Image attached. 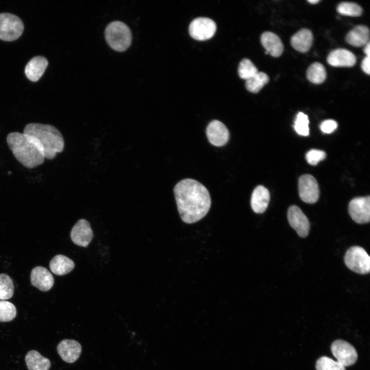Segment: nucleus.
<instances>
[{"mask_svg": "<svg viewBox=\"0 0 370 370\" xmlns=\"http://www.w3.org/2000/svg\"><path fill=\"white\" fill-rule=\"evenodd\" d=\"M178 210L182 220L195 223L209 212L211 201L207 189L196 180L187 178L178 182L174 188Z\"/></svg>", "mask_w": 370, "mask_h": 370, "instance_id": "obj_1", "label": "nucleus"}, {"mask_svg": "<svg viewBox=\"0 0 370 370\" xmlns=\"http://www.w3.org/2000/svg\"><path fill=\"white\" fill-rule=\"evenodd\" d=\"M6 141L14 157L25 167L33 169L44 163L43 151L33 137L13 132L8 134Z\"/></svg>", "mask_w": 370, "mask_h": 370, "instance_id": "obj_2", "label": "nucleus"}, {"mask_svg": "<svg viewBox=\"0 0 370 370\" xmlns=\"http://www.w3.org/2000/svg\"><path fill=\"white\" fill-rule=\"evenodd\" d=\"M23 133L33 137L41 146L45 158L54 159L64 148V139L61 132L49 124L30 123L26 124Z\"/></svg>", "mask_w": 370, "mask_h": 370, "instance_id": "obj_3", "label": "nucleus"}, {"mask_svg": "<svg viewBox=\"0 0 370 370\" xmlns=\"http://www.w3.org/2000/svg\"><path fill=\"white\" fill-rule=\"evenodd\" d=\"M104 34L108 45L117 51H125L132 43L131 30L121 21H115L109 23L105 29Z\"/></svg>", "mask_w": 370, "mask_h": 370, "instance_id": "obj_4", "label": "nucleus"}, {"mask_svg": "<svg viewBox=\"0 0 370 370\" xmlns=\"http://www.w3.org/2000/svg\"><path fill=\"white\" fill-rule=\"evenodd\" d=\"M24 28L23 22L18 16L8 12L0 13V39L15 40L22 35Z\"/></svg>", "mask_w": 370, "mask_h": 370, "instance_id": "obj_5", "label": "nucleus"}, {"mask_svg": "<svg viewBox=\"0 0 370 370\" xmlns=\"http://www.w3.org/2000/svg\"><path fill=\"white\" fill-rule=\"evenodd\" d=\"M344 262L349 269L357 273L365 274L370 271V257L361 247L353 246L348 249Z\"/></svg>", "mask_w": 370, "mask_h": 370, "instance_id": "obj_6", "label": "nucleus"}, {"mask_svg": "<svg viewBox=\"0 0 370 370\" xmlns=\"http://www.w3.org/2000/svg\"><path fill=\"white\" fill-rule=\"evenodd\" d=\"M216 30L214 21L207 17H197L193 20L189 28V34L193 39L203 41L211 38Z\"/></svg>", "mask_w": 370, "mask_h": 370, "instance_id": "obj_7", "label": "nucleus"}, {"mask_svg": "<svg viewBox=\"0 0 370 370\" xmlns=\"http://www.w3.org/2000/svg\"><path fill=\"white\" fill-rule=\"evenodd\" d=\"M331 350L337 362L344 367L354 364L357 360L358 355L355 348L345 341H335L331 345Z\"/></svg>", "mask_w": 370, "mask_h": 370, "instance_id": "obj_8", "label": "nucleus"}, {"mask_svg": "<svg viewBox=\"0 0 370 370\" xmlns=\"http://www.w3.org/2000/svg\"><path fill=\"white\" fill-rule=\"evenodd\" d=\"M299 194L305 202L314 203L319 197V185L315 178L309 174L301 176L298 181Z\"/></svg>", "mask_w": 370, "mask_h": 370, "instance_id": "obj_9", "label": "nucleus"}, {"mask_svg": "<svg viewBox=\"0 0 370 370\" xmlns=\"http://www.w3.org/2000/svg\"><path fill=\"white\" fill-rule=\"evenodd\" d=\"M348 212L352 219L357 223L364 224L370 220V197H356L348 204Z\"/></svg>", "mask_w": 370, "mask_h": 370, "instance_id": "obj_10", "label": "nucleus"}, {"mask_svg": "<svg viewBox=\"0 0 370 370\" xmlns=\"http://www.w3.org/2000/svg\"><path fill=\"white\" fill-rule=\"evenodd\" d=\"M287 217L290 225L301 237L307 236L309 231V222L301 209L297 206H291L287 212Z\"/></svg>", "mask_w": 370, "mask_h": 370, "instance_id": "obj_11", "label": "nucleus"}, {"mask_svg": "<svg viewBox=\"0 0 370 370\" xmlns=\"http://www.w3.org/2000/svg\"><path fill=\"white\" fill-rule=\"evenodd\" d=\"M206 134L209 141L214 146H222L225 145L230 136L227 127L220 121H212L208 125Z\"/></svg>", "mask_w": 370, "mask_h": 370, "instance_id": "obj_12", "label": "nucleus"}, {"mask_svg": "<svg viewBox=\"0 0 370 370\" xmlns=\"http://www.w3.org/2000/svg\"><path fill=\"white\" fill-rule=\"evenodd\" d=\"M70 237L75 244L87 247L93 237V232L88 221L84 219L79 220L71 230Z\"/></svg>", "mask_w": 370, "mask_h": 370, "instance_id": "obj_13", "label": "nucleus"}, {"mask_svg": "<svg viewBox=\"0 0 370 370\" xmlns=\"http://www.w3.org/2000/svg\"><path fill=\"white\" fill-rule=\"evenodd\" d=\"M327 63L337 67H350L357 61L356 55L349 50L344 48H337L332 50L327 57Z\"/></svg>", "mask_w": 370, "mask_h": 370, "instance_id": "obj_14", "label": "nucleus"}, {"mask_svg": "<svg viewBox=\"0 0 370 370\" xmlns=\"http://www.w3.org/2000/svg\"><path fill=\"white\" fill-rule=\"evenodd\" d=\"M57 351L64 361L73 363L79 358L82 347L80 344L75 340L65 339L59 343Z\"/></svg>", "mask_w": 370, "mask_h": 370, "instance_id": "obj_15", "label": "nucleus"}, {"mask_svg": "<svg viewBox=\"0 0 370 370\" xmlns=\"http://www.w3.org/2000/svg\"><path fill=\"white\" fill-rule=\"evenodd\" d=\"M30 281L32 285L42 291L50 290L54 283L51 273L45 267L37 266L31 271Z\"/></svg>", "mask_w": 370, "mask_h": 370, "instance_id": "obj_16", "label": "nucleus"}, {"mask_svg": "<svg viewBox=\"0 0 370 370\" xmlns=\"http://www.w3.org/2000/svg\"><path fill=\"white\" fill-rule=\"evenodd\" d=\"M48 65L47 59L38 55L31 58L25 67V73L27 78L32 82L39 80Z\"/></svg>", "mask_w": 370, "mask_h": 370, "instance_id": "obj_17", "label": "nucleus"}, {"mask_svg": "<svg viewBox=\"0 0 370 370\" xmlns=\"http://www.w3.org/2000/svg\"><path fill=\"white\" fill-rule=\"evenodd\" d=\"M260 41L266 51L271 56L277 58L282 54L284 50L283 44L276 34L265 31L261 35Z\"/></svg>", "mask_w": 370, "mask_h": 370, "instance_id": "obj_18", "label": "nucleus"}, {"mask_svg": "<svg viewBox=\"0 0 370 370\" xmlns=\"http://www.w3.org/2000/svg\"><path fill=\"white\" fill-rule=\"evenodd\" d=\"M270 201V193L265 187L259 185L253 190L251 198V206L256 213H264Z\"/></svg>", "mask_w": 370, "mask_h": 370, "instance_id": "obj_19", "label": "nucleus"}, {"mask_svg": "<svg viewBox=\"0 0 370 370\" xmlns=\"http://www.w3.org/2000/svg\"><path fill=\"white\" fill-rule=\"evenodd\" d=\"M313 41L312 32L308 29L302 28L291 36L290 44L296 50L305 53L310 49Z\"/></svg>", "mask_w": 370, "mask_h": 370, "instance_id": "obj_20", "label": "nucleus"}, {"mask_svg": "<svg viewBox=\"0 0 370 370\" xmlns=\"http://www.w3.org/2000/svg\"><path fill=\"white\" fill-rule=\"evenodd\" d=\"M345 40L356 47L365 46L369 41V30L364 25L356 26L347 33Z\"/></svg>", "mask_w": 370, "mask_h": 370, "instance_id": "obj_21", "label": "nucleus"}, {"mask_svg": "<svg viewBox=\"0 0 370 370\" xmlns=\"http://www.w3.org/2000/svg\"><path fill=\"white\" fill-rule=\"evenodd\" d=\"M49 267L55 274L63 275L70 272L74 268L75 263L67 256L58 254L50 261Z\"/></svg>", "mask_w": 370, "mask_h": 370, "instance_id": "obj_22", "label": "nucleus"}, {"mask_svg": "<svg viewBox=\"0 0 370 370\" xmlns=\"http://www.w3.org/2000/svg\"><path fill=\"white\" fill-rule=\"evenodd\" d=\"M25 362L29 370H48L51 366L50 360L35 350L27 353Z\"/></svg>", "mask_w": 370, "mask_h": 370, "instance_id": "obj_23", "label": "nucleus"}, {"mask_svg": "<svg viewBox=\"0 0 370 370\" xmlns=\"http://www.w3.org/2000/svg\"><path fill=\"white\" fill-rule=\"evenodd\" d=\"M327 72L324 65L319 62H314L308 68L306 71L307 79L315 84L322 83L326 79Z\"/></svg>", "mask_w": 370, "mask_h": 370, "instance_id": "obj_24", "label": "nucleus"}, {"mask_svg": "<svg viewBox=\"0 0 370 370\" xmlns=\"http://www.w3.org/2000/svg\"><path fill=\"white\" fill-rule=\"evenodd\" d=\"M269 81V76L265 72L258 71L253 76L246 80V88L250 92L256 94Z\"/></svg>", "mask_w": 370, "mask_h": 370, "instance_id": "obj_25", "label": "nucleus"}, {"mask_svg": "<svg viewBox=\"0 0 370 370\" xmlns=\"http://www.w3.org/2000/svg\"><path fill=\"white\" fill-rule=\"evenodd\" d=\"M337 11L342 15L350 16H359L363 12L362 8L360 6L349 2L339 3L337 7Z\"/></svg>", "mask_w": 370, "mask_h": 370, "instance_id": "obj_26", "label": "nucleus"}, {"mask_svg": "<svg viewBox=\"0 0 370 370\" xmlns=\"http://www.w3.org/2000/svg\"><path fill=\"white\" fill-rule=\"evenodd\" d=\"M14 292V285L11 278L4 273L0 274V300L11 298Z\"/></svg>", "mask_w": 370, "mask_h": 370, "instance_id": "obj_27", "label": "nucleus"}, {"mask_svg": "<svg viewBox=\"0 0 370 370\" xmlns=\"http://www.w3.org/2000/svg\"><path fill=\"white\" fill-rule=\"evenodd\" d=\"M257 68L251 60L244 59L239 63L238 73L239 77L247 80L258 72Z\"/></svg>", "mask_w": 370, "mask_h": 370, "instance_id": "obj_28", "label": "nucleus"}, {"mask_svg": "<svg viewBox=\"0 0 370 370\" xmlns=\"http://www.w3.org/2000/svg\"><path fill=\"white\" fill-rule=\"evenodd\" d=\"M16 315V309L12 303L6 301H0V322H10Z\"/></svg>", "mask_w": 370, "mask_h": 370, "instance_id": "obj_29", "label": "nucleus"}, {"mask_svg": "<svg viewBox=\"0 0 370 370\" xmlns=\"http://www.w3.org/2000/svg\"><path fill=\"white\" fill-rule=\"evenodd\" d=\"M317 370H345L344 366L332 359L323 356L316 362Z\"/></svg>", "mask_w": 370, "mask_h": 370, "instance_id": "obj_30", "label": "nucleus"}, {"mask_svg": "<svg viewBox=\"0 0 370 370\" xmlns=\"http://www.w3.org/2000/svg\"><path fill=\"white\" fill-rule=\"evenodd\" d=\"M308 116L302 112H299L297 115L294 127L298 134L302 136H308L309 133Z\"/></svg>", "mask_w": 370, "mask_h": 370, "instance_id": "obj_31", "label": "nucleus"}, {"mask_svg": "<svg viewBox=\"0 0 370 370\" xmlns=\"http://www.w3.org/2000/svg\"><path fill=\"white\" fill-rule=\"evenodd\" d=\"M326 157L325 152L316 149H312L307 152L305 155V158L307 162L310 165H316L320 161Z\"/></svg>", "mask_w": 370, "mask_h": 370, "instance_id": "obj_32", "label": "nucleus"}, {"mask_svg": "<svg viewBox=\"0 0 370 370\" xmlns=\"http://www.w3.org/2000/svg\"><path fill=\"white\" fill-rule=\"evenodd\" d=\"M338 123L334 120L328 119L322 122L320 125L321 130L324 133L330 134L337 127Z\"/></svg>", "mask_w": 370, "mask_h": 370, "instance_id": "obj_33", "label": "nucleus"}, {"mask_svg": "<svg viewBox=\"0 0 370 370\" xmlns=\"http://www.w3.org/2000/svg\"><path fill=\"white\" fill-rule=\"evenodd\" d=\"M369 61V56L366 55L362 61L361 64L362 70L368 75H369L370 73Z\"/></svg>", "mask_w": 370, "mask_h": 370, "instance_id": "obj_34", "label": "nucleus"}, {"mask_svg": "<svg viewBox=\"0 0 370 370\" xmlns=\"http://www.w3.org/2000/svg\"><path fill=\"white\" fill-rule=\"evenodd\" d=\"M363 52L366 54V55L369 56L370 53V44L369 42L367 43L364 47L363 49Z\"/></svg>", "mask_w": 370, "mask_h": 370, "instance_id": "obj_35", "label": "nucleus"}, {"mask_svg": "<svg viewBox=\"0 0 370 370\" xmlns=\"http://www.w3.org/2000/svg\"><path fill=\"white\" fill-rule=\"evenodd\" d=\"M320 0H308L307 2L312 4H316L319 3Z\"/></svg>", "mask_w": 370, "mask_h": 370, "instance_id": "obj_36", "label": "nucleus"}]
</instances>
